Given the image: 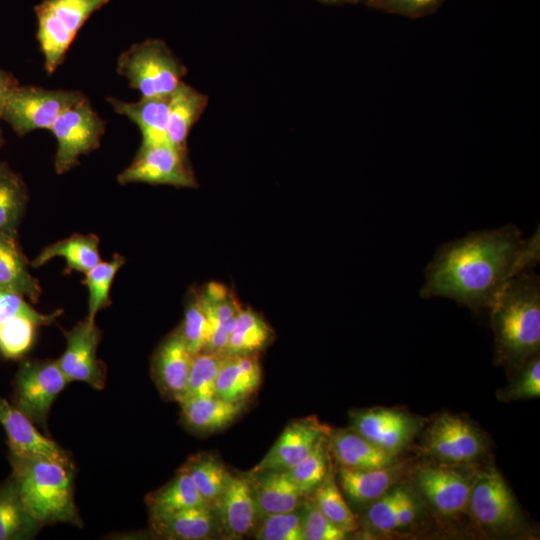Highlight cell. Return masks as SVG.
Returning <instances> with one entry per match:
<instances>
[{"label":"cell","mask_w":540,"mask_h":540,"mask_svg":"<svg viewBox=\"0 0 540 540\" xmlns=\"http://www.w3.org/2000/svg\"><path fill=\"white\" fill-rule=\"evenodd\" d=\"M540 259L539 229L528 239L513 224L472 231L440 245L424 270L420 296L491 309L505 286Z\"/></svg>","instance_id":"6da1fadb"},{"label":"cell","mask_w":540,"mask_h":540,"mask_svg":"<svg viewBox=\"0 0 540 540\" xmlns=\"http://www.w3.org/2000/svg\"><path fill=\"white\" fill-rule=\"evenodd\" d=\"M11 476L28 512L42 525L83 526L74 500L72 462L9 454Z\"/></svg>","instance_id":"7a4b0ae2"},{"label":"cell","mask_w":540,"mask_h":540,"mask_svg":"<svg viewBox=\"0 0 540 540\" xmlns=\"http://www.w3.org/2000/svg\"><path fill=\"white\" fill-rule=\"evenodd\" d=\"M497 351L519 361L534 356L540 346V279L533 270L514 277L490 309Z\"/></svg>","instance_id":"3957f363"},{"label":"cell","mask_w":540,"mask_h":540,"mask_svg":"<svg viewBox=\"0 0 540 540\" xmlns=\"http://www.w3.org/2000/svg\"><path fill=\"white\" fill-rule=\"evenodd\" d=\"M117 72L141 97H170L187 68L163 40L146 39L118 57Z\"/></svg>","instance_id":"277c9868"},{"label":"cell","mask_w":540,"mask_h":540,"mask_svg":"<svg viewBox=\"0 0 540 540\" xmlns=\"http://www.w3.org/2000/svg\"><path fill=\"white\" fill-rule=\"evenodd\" d=\"M110 0H42L34 6L44 68L52 74L88 19Z\"/></svg>","instance_id":"5b68a950"},{"label":"cell","mask_w":540,"mask_h":540,"mask_svg":"<svg viewBox=\"0 0 540 540\" xmlns=\"http://www.w3.org/2000/svg\"><path fill=\"white\" fill-rule=\"evenodd\" d=\"M86 99L80 91L18 85L5 100L1 120L23 136L37 129H50L61 113Z\"/></svg>","instance_id":"8992f818"},{"label":"cell","mask_w":540,"mask_h":540,"mask_svg":"<svg viewBox=\"0 0 540 540\" xmlns=\"http://www.w3.org/2000/svg\"><path fill=\"white\" fill-rule=\"evenodd\" d=\"M68 383L57 360H25L13 381V405L46 429L50 408Z\"/></svg>","instance_id":"52a82bcc"},{"label":"cell","mask_w":540,"mask_h":540,"mask_svg":"<svg viewBox=\"0 0 540 540\" xmlns=\"http://www.w3.org/2000/svg\"><path fill=\"white\" fill-rule=\"evenodd\" d=\"M49 130L57 140L55 170L63 174L100 146L105 122L86 99L61 113Z\"/></svg>","instance_id":"ba28073f"},{"label":"cell","mask_w":540,"mask_h":540,"mask_svg":"<svg viewBox=\"0 0 540 540\" xmlns=\"http://www.w3.org/2000/svg\"><path fill=\"white\" fill-rule=\"evenodd\" d=\"M118 181L196 188L197 179L188 160L187 151L170 143L141 145L132 163L123 170Z\"/></svg>","instance_id":"9c48e42d"},{"label":"cell","mask_w":540,"mask_h":540,"mask_svg":"<svg viewBox=\"0 0 540 540\" xmlns=\"http://www.w3.org/2000/svg\"><path fill=\"white\" fill-rule=\"evenodd\" d=\"M467 507L475 521L489 531H503L517 521L518 510L512 493L494 468L474 480Z\"/></svg>","instance_id":"30bf717a"},{"label":"cell","mask_w":540,"mask_h":540,"mask_svg":"<svg viewBox=\"0 0 540 540\" xmlns=\"http://www.w3.org/2000/svg\"><path fill=\"white\" fill-rule=\"evenodd\" d=\"M66 348L57 360L64 376L70 382L80 381L100 390L106 383V369L97 358L100 330L94 320L79 322L65 334Z\"/></svg>","instance_id":"8fae6325"},{"label":"cell","mask_w":540,"mask_h":540,"mask_svg":"<svg viewBox=\"0 0 540 540\" xmlns=\"http://www.w3.org/2000/svg\"><path fill=\"white\" fill-rule=\"evenodd\" d=\"M478 432L464 419L443 415L427 432L425 449L432 456L448 462H468L483 451Z\"/></svg>","instance_id":"7c38bea8"},{"label":"cell","mask_w":540,"mask_h":540,"mask_svg":"<svg viewBox=\"0 0 540 540\" xmlns=\"http://www.w3.org/2000/svg\"><path fill=\"white\" fill-rule=\"evenodd\" d=\"M0 424L6 433L9 454L72 462L67 451L39 432L25 414L1 396Z\"/></svg>","instance_id":"4fadbf2b"},{"label":"cell","mask_w":540,"mask_h":540,"mask_svg":"<svg viewBox=\"0 0 540 540\" xmlns=\"http://www.w3.org/2000/svg\"><path fill=\"white\" fill-rule=\"evenodd\" d=\"M193 356L180 328L170 333L159 345L153 358V377L167 399L180 403L185 398Z\"/></svg>","instance_id":"5bb4252c"},{"label":"cell","mask_w":540,"mask_h":540,"mask_svg":"<svg viewBox=\"0 0 540 540\" xmlns=\"http://www.w3.org/2000/svg\"><path fill=\"white\" fill-rule=\"evenodd\" d=\"M420 490L437 512L456 516L468 506L473 482L461 471L450 467H425L417 477Z\"/></svg>","instance_id":"9a60e30c"},{"label":"cell","mask_w":540,"mask_h":540,"mask_svg":"<svg viewBox=\"0 0 540 540\" xmlns=\"http://www.w3.org/2000/svg\"><path fill=\"white\" fill-rule=\"evenodd\" d=\"M325 432L315 418L289 423L252 473L292 468L313 450Z\"/></svg>","instance_id":"2e32d148"},{"label":"cell","mask_w":540,"mask_h":540,"mask_svg":"<svg viewBox=\"0 0 540 540\" xmlns=\"http://www.w3.org/2000/svg\"><path fill=\"white\" fill-rule=\"evenodd\" d=\"M215 509L228 536L240 538L254 532L259 514L249 477L230 473Z\"/></svg>","instance_id":"e0dca14e"},{"label":"cell","mask_w":540,"mask_h":540,"mask_svg":"<svg viewBox=\"0 0 540 540\" xmlns=\"http://www.w3.org/2000/svg\"><path fill=\"white\" fill-rule=\"evenodd\" d=\"M211 325L206 350L224 356L241 307L234 293L225 285L211 282L198 294Z\"/></svg>","instance_id":"ac0fdd59"},{"label":"cell","mask_w":540,"mask_h":540,"mask_svg":"<svg viewBox=\"0 0 540 540\" xmlns=\"http://www.w3.org/2000/svg\"><path fill=\"white\" fill-rule=\"evenodd\" d=\"M215 512V507L204 504L170 513L150 514V525L154 534L164 539H207L216 527L218 517Z\"/></svg>","instance_id":"d6986e66"},{"label":"cell","mask_w":540,"mask_h":540,"mask_svg":"<svg viewBox=\"0 0 540 540\" xmlns=\"http://www.w3.org/2000/svg\"><path fill=\"white\" fill-rule=\"evenodd\" d=\"M250 483L259 518L264 515L298 509L305 495L291 480L286 470H265L250 473Z\"/></svg>","instance_id":"ffe728a7"},{"label":"cell","mask_w":540,"mask_h":540,"mask_svg":"<svg viewBox=\"0 0 540 540\" xmlns=\"http://www.w3.org/2000/svg\"><path fill=\"white\" fill-rule=\"evenodd\" d=\"M107 102L115 112L136 124L142 135L141 145L168 142L169 97H141L135 102H126L109 97Z\"/></svg>","instance_id":"44dd1931"},{"label":"cell","mask_w":540,"mask_h":540,"mask_svg":"<svg viewBox=\"0 0 540 540\" xmlns=\"http://www.w3.org/2000/svg\"><path fill=\"white\" fill-rule=\"evenodd\" d=\"M261 366L255 354L224 356L215 384V396L228 402H245L261 383Z\"/></svg>","instance_id":"7402d4cb"},{"label":"cell","mask_w":540,"mask_h":540,"mask_svg":"<svg viewBox=\"0 0 540 540\" xmlns=\"http://www.w3.org/2000/svg\"><path fill=\"white\" fill-rule=\"evenodd\" d=\"M208 96L181 81L169 97L168 142L187 151V140L193 126L208 105Z\"/></svg>","instance_id":"603a6c76"},{"label":"cell","mask_w":540,"mask_h":540,"mask_svg":"<svg viewBox=\"0 0 540 540\" xmlns=\"http://www.w3.org/2000/svg\"><path fill=\"white\" fill-rule=\"evenodd\" d=\"M333 456L342 467L372 469L394 464L391 454L355 431H337L330 437Z\"/></svg>","instance_id":"cb8c5ba5"},{"label":"cell","mask_w":540,"mask_h":540,"mask_svg":"<svg viewBox=\"0 0 540 540\" xmlns=\"http://www.w3.org/2000/svg\"><path fill=\"white\" fill-rule=\"evenodd\" d=\"M184 423L196 432H213L230 424L245 402H228L217 396L186 397L180 403Z\"/></svg>","instance_id":"d4e9b609"},{"label":"cell","mask_w":540,"mask_h":540,"mask_svg":"<svg viewBox=\"0 0 540 540\" xmlns=\"http://www.w3.org/2000/svg\"><path fill=\"white\" fill-rule=\"evenodd\" d=\"M42 525L28 512L10 475L0 483V540L34 538Z\"/></svg>","instance_id":"484cf974"},{"label":"cell","mask_w":540,"mask_h":540,"mask_svg":"<svg viewBox=\"0 0 540 540\" xmlns=\"http://www.w3.org/2000/svg\"><path fill=\"white\" fill-rule=\"evenodd\" d=\"M0 288L17 292L37 301L41 289L30 274L16 242V236L0 232Z\"/></svg>","instance_id":"4316f807"},{"label":"cell","mask_w":540,"mask_h":540,"mask_svg":"<svg viewBox=\"0 0 540 540\" xmlns=\"http://www.w3.org/2000/svg\"><path fill=\"white\" fill-rule=\"evenodd\" d=\"M392 466L372 469L340 467L339 484L350 500L356 503L375 501L386 492L395 481Z\"/></svg>","instance_id":"83f0119b"},{"label":"cell","mask_w":540,"mask_h":540,"mask_svg":"<svg viewBox=\"0 0 540 540\" xmlns=\"http://www.w3.org/2000/svg\"><path fill=\"white\" fill-rule=\"evenodd\" d=\"M55 257H63L69 270L86 273L101 261L99 239L94 235H73L44 248L31 265L39 267Z\"/></svg>","instance_id":"f1b7e54d"},{"label":"cell","mask_w":540,"mask_h":540,"mask_svg":"<svg viewBox=\"0 0 540 540\" xmlns=\"http://www.w3.org/2000/svg\"><path fill=\"white\" fill-rule=\"evenodd\" d=\"M149 514L170 513L185 508L208 504L199 493L191 475L182 466L167 484L146 498Z\"/></svg>","instance_id":"f546056e"},{"label":"cell","mask_w":540,"mask_h":540,"mask_svg":"<svg viewBox=\"0 0 540 540\" xmlns=\"http://www.w3.org/2000/svg\"><path fill=\"white\" fill-rule=\"evenodd\" d=\"M271 337V328L257 312L241 308L224 356L255 354L269 343Z\"/></svg>","instance_id":"4dcf8cb0"},{"label":"cell","mask_w":540,"mask_h":540,"mask_svg":"<svg viewBox=\"0 0 540 540\" xmlns=\"http://www.w3.org/2000/svg\"><path fill=\"white\" fill-rule=\"evenodd\" d=\"M183 466L191 475L205 502L215 507L225 489L230 472L215 456L207 453L190 457Z\"/></svg>","instance_id":"1f68e13d"},{"label":"cell","mask_w":540,"mask_h":540,"mask_svg":"<svg viewBox=\"0 0 540 540\" xmlns=\"http://www.w3.org/2000/svg\"><path fill=\"white\" fill-rule=\"evenodd\" d=\"M27 202L26 187L6 164H0V232L16 236Z\"/></svg>","instance_id":"d6a6232c"},{"label":"cell","mask_w":540,"mask_h":540,"mask_svg":"<svg viewBox=\"0 0 540 540\" xmlns=\"http://www.w3.org/2000/svg\"><path fill=\"white\" fill-rule=\"evenodd\" d=\"M312 500L329 521L346 533L357 529L356 518L344 500L331 468L323 481L314 489Z\"/></svg>","instance_id":"836d02e7"},{"label":"cell","mask_w":540,"mask_h":540,"mask_svg":"<svg viewBox=\"0 0 540 540\" xmlns=\"http://www.w3.org/2000/svg\"><path fill=\"white\" fill-rule=\"evenodd\" d=\"M125 263V259L116 254L113 259L107 262H99L87 271L85 284L89 291L88 316L89 320H94L96 314L106 307L109 302V293L113 279L118 270Z\"/></svg>","instance_id":"e575fe53"},{"label":"cell","mask_w":540,"mask_h":540,"mask_svg":"<svg viewBox=\"0 0 540 540\" xmlns=\"http://www.w3.org/2000/svg\"><path fill=\"white\" fill-rule=\"evenodd\" d=\"M325 440L323 436L306 457L286 470L291 480L305 496L323 481L329 470Z\"/></svg>","instance_id":"d590c367"},{"label":"cell","mask_w":540,"mask_h":540,"mask_svg":"<svg viewBox=\"0 0 540 540\" xmlns=\"http://www.w3.org/2000/svg\"><path fill=\"white\" fill-rule=\"evenodd\" d=\"M223 357L211 351H202L193 356L185 398L215 396L216 378Z\"/></svg>","instance_id":"8d00e7d4"},{"label":"cell","mask_w":540,"mask_h":540,"mask_svg":"<svg viewBox=\"0 0 540 540\" xmlns=\"http://www.w3.org/2000/svg\"><path fill=\"white\" fill-rule=\"evenodd\" d=\"M39 322L19 317L0 325V354L7 359L22 357L32 346Z\"/></svg>","instance_id":"74e56055"},{"label":"cell","mask_w":540,"mask_h":540,"mask_svg":"<svg viewBox=\"0 0 540 540\" xmlns=\"http://www.w3.org/2000/svg\"><path fill=\"white\" fill-rule=\"evenodd\" d=\"M254 531L259 540H303L301 508L261 516Z\"/></svg>","instance_id":"f35d334b"},{"label":"cell","mask_w":540,"mask_h":540,"mask_svg":"<svg viewBox=\"0 0 540 540\" xmlns=\"http://www.w3.org/2000/svg\"><path fill=\"white\" fill-rule=\"evenodd\" d=\"M179 328L193 355L206 350L211 335V325L198 294L188 302L183 323Z\"/></svg>","instance_id":"ab89813d"},{"label":"cell","mask_w":540,"mask_h":540,"mask_svg":"<svg viewBox=\"0 0 540 540\" xmlns=\"http://www.w3.org/2000/svg\"><path fill=\"white\" fill-rule=\"evenodd\" d=\"M409 418L398 410L376 408L357 412L353 416L352 426L353 431L375 444L385 431Z\"/></svg>","instance_id":"60d3db41"},{"label":"cell","mask_w":540,"mask_h":540,"mask_svg":"<svg viewBox=\"0 0 540 540\" xmlns=\"http://www.w3.org/2000/svg\"><path fill=\"white\" fill-rule=\"evenodd\" d=\"M300 508L303 540H341L346 537L347 533L329 521L312 499L303 501Z\"/></svg>","instance_id":"b9f144b4"},{"label":"cell","mask_w":540,"mask_h":540,"mask_svg":"<svg viewBox=\"0 0 540 540\" xmlns=\"http://www.w3.org/2000/svg\"><path fill=\"white\" fill-rule=\"evenodd\" d=\"M60 313L61 311L42 314L32 308L23 295L0 288V325L19 317H27L43 326L52 323Z\"/></svg>","instance_id":"7bdbcfd3"},{"label":"cell","mask_w":540,"mask_h":540,"mask_svg":"<svg viewBox=\"0 0 540 540\" xmlns=\"http://www.w3.org/2000/svg\"><path fill=\"white\" fill-rule=\"evenodd\" d=\"M401 490L397 488L386 492L369 507L366 518L375 530L390 533L398 529L396 511Z\"/></svg>","instance_id":"ee69618b"},{"label":"cell","mask_w":540,"mask_h":540,"mask_svg":"<svg viewBox=\"0 0 540 540\" xmlns=\"http://www.w3.org/2000/svg\"><path fill=\"white\" fill-rule=\"evenodd\" d=\"M445 0H365L368 6L387 13L420 18L434 13Z\"/></svg>","instance_id":"f6af8a7d"},{"label":"cell","mask_w":540,"mask_h":540,"mask_svg":"<svg viewBox=\"0 0 540 540\" xmlns=\"http://www.w3.org/2000/svg\"><path fill=\"white\" fill-rule=\"evenodd\" d=\"M540 396V361L532 359L522 371L507 397L513 400L537 398Z\"/></svg>","instance_id":"bcb514c9"},{"label":"cell","mask_w":540,"mask_h":540,"mask_svg":"<svg viewBox=\"0 0 540 540\" xmlns=\"http://www.w3.org/2000/svg\"><path fill=\"white\" fill-rule=\"evenodd\" d=\"M416 514V503L413 497L406 490L402 489L396 511L398 528H402L413 523Z\"/></svg>","instance_id":"7dc6e473"},{"label":"cell","mask_w":540,"mask_h":540,"mask_svg":"<svg viewBox=\"0 0 540 540\" xmlns=\"http://www.w3.org/2000/svg\"><path fill=\"white\" fill-rule=\"evenodd\" d=\"M19 84L16 79L8 72L0 68V120L1 112L6 98L10 92ZM3 145V136L0 128V148Z\"/></svg>","instance_id":"c3c4849f"},{"label":"cell","mask_w":540,"mask_h":540,"mask_svg":"<svg viewBox=\"0 0 540 540\" xmlns=\"http://www.w3.org/2000/svg\"><path fill=\"white\" fill-rule=\"evenodd\" d=\"M318 2H321L323 4L328 5H344V4H355L358 2H364V0H316Z\"/></svg>","instance_id":"681fc988"},{"label":"cell","mask_w":540,"mask_h":540,"mask_svg":"<svg viewBox=\"0 0 540 540\" xmlns=\"http://www.w3.org/2000/svg\"><path fill=\"white\" fill-rule=\"evenodd\" d=\"M365 1V0H364Z\"/></svg>","instance_id":"f907efd6"}]
</instances>
